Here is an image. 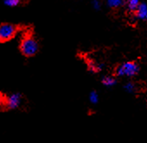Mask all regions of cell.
<instances>
[{"mask_svg":"<svg viewBox=\"0 0 147 143\" xmlns=\"http://www.w3.org/2000/svg\"><path fill=\"white\" fill-rule=\"evenodd\" d=\"M124 89L128 93H133L136 92V86L132 82H128L124 86Z\"/></svg>","mask_w":147,"mask_h":143,"instance_id":"8fae6325","label":"cell"},{"mask_svg":"<svg viewBox=\"0 0 147 143\" xmlns=\"http://www.w3.org/2000/svg\"><path fill=\"white\" fill-rule=\"evenodd\" d=\"M18 27L11 23H2L0 24V42H5L17 35Z\"/></svg>","mask_w":147,"mask_h":143,"instance_id":"3957f363","label":"cell"},{"mask_svg":"<svg viewBox=\"0 0 147 143\" xmlns=\"http://www.w3.org/2000/svg\"><path fill=\"white\" fill-rule=\"evenodd\" d=\"M102 84L107 87H112L116 84V80L112 76H106L102 79Z\"/></svg>","mask_w":147,"mask_h":143,"instance_id":"52a82bcc","label":"cell"},{"mask_svg":"<svg viewBox=\"0 0 147 143\" xmlns=\"http://www.w3.org/2000/svg\"><path fill=\"white\" fill-rule=\"evenodd\" d=\"M125 2V0H107V5L110 8H119L122 6Z\"/></svg>","mask_w":147,"mask_h":143,"instance_id":"ba28073f","label":"cell"},{"mask_svg":"<svg viewBox=\"0 0 147 143\" xmlns=\"http://www.w3.org/2000/svg\"><path fill=\"white\" fill-rule=\"evenodd\" d=\"M141 3V0H126V6L130 11H135Z\"/></svg>","mask_w":147,"mask_h":143,"instance_id":"8992f818","label":"cell"},{"mask_svg":"<svg viewBox=\"0 0 147 143\" xmlns=\"http://www.w3.org/2000/svg\"><path fill=\"white\" fill-rule=\"evenodd\" d=\"M88 98H89V101L91 104H96L98 102H99V95L96 92L93 91L90 92L89 96H88Z\"/></svg>","mask_w":147,"mask_h":143,"instance_id":"30bf717a","label":"cell"},{"mask_svg":"<svg viewBox=\"0 0 147 143\" xmlns=\"http://www.w3.org/2000/svg\"><path fill=\"white\" fill-rule=\"evenodd\" d=\"M88 67H89V69L92 72H99V71H101L102 70L103 65L102 64H98V63L90 61L88 63Z\"/></svg>","mask_w":147,"mask_h":143,"instance_id":"9c48e42d","label":"cell"},{"mask_svg":"<svg viewBox=\"0 0 147 143\" xmlns=\"http://www.w3.org/2000/svg\"><path fill=\"white\" fill-rule=\"evenodd\" d=\"M38 43L36 40L30 35H25L20 43V50L26 57L34 56L38 51Z\"/></svg>","mask_w":147,"mask_h":143,"instance_id":"6da1fadb","label":"cell"},{"mask_svg":"<svg viewBox=\"0 0 147 143\" xmlns=\"http://www.w3.org/2000/svg\"><path fill=\"white\" fill-rule=\"evenodd\" d=\"M139 71L138 65L134 61H127L119 65L116 68V75L119 77H127L131 78L138 74Z\"/></svg>","mask_w":147,"mask_h":143,"instance_id":"7a4b0ae2","label":"cell"},{"mask_svg":"<svg viewBox=\"0 0 147 143\" xmlns=\"http://www.w3.org/2000/svg\"><path fill=\"white\" fill-rule=\"evenodd\" d=\"M4 3L8 7H16L21 4V0H4Z\"/></svg>","mask_w":147,"mask_h":143,"instance_id":"7c38bea8","label":"cell"},{"mask_svg":"<svg viewBox=\"0 0 147 143\" xmlns=\"http://www.w3.org/2000/svg\"><path fill=\"white\" fill-rule=\"evenodd\" d=\"M22 103V95L20 93H12L6 98V106L10 110H16L18 109Z\"/></svg>","mask_w":147,"mask_h":143,"instance_id":"277c9868","label":"cell"},{"mask_svg":"<svg viewBox=\"0 0 147 143\" xmlns=\"http://www.w3.org/2000/svg\"><path fill=\"white\" fill-rule=\"evenodd\" d=\"M92 5H93L94 9H95V10H100V7H101V4H100V2L99 1V0H94Z\"/></svg>","mask_w":147,"mask_h":143,"instance_id":"4fadbf2b","label":"cell"},{"mask_svg":"<svg viewBox=\"0 0 147 143\" xmlns=\"http://www.w3.org/2000/svg\"><path fill=\"white\" fill-rule=\"evenodd\" d=\"M136 17L139 20H147V4L141 3L135 11Z\"/></svg>","mask_w":147,"mask_h":143,"instance_id":"5b68a950","label":"cell"}]
</instances>
